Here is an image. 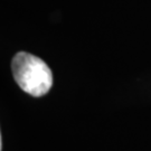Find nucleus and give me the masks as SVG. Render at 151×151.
Masks as SVG:
<instances>
[{"instance_id": "1", "label": "nucleus", "mask_w": 151, "mask_h": 151, "mask_svg": "<svg viewBox=\"0 0 151 151\" xmlns=\"http://www.w3.org/2000/svg\"><path fill=\"white\" fill-rule=\"evenodd\" d=\"M14 80L24 92L34 97L47 94L53 86V73L46 62L27 52H18L11 60Z\"/></svg>"}]
</instances>
